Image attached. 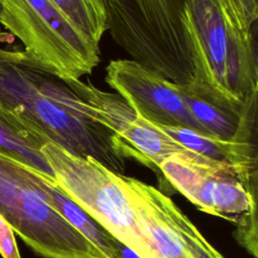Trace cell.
I'll use <instances>...</instances> for the list:
<instances>
[{"instance_id": "6da1fadb", "label": "cell", "mask_w": 258, "mask_h": 258, "mask_svg": "<svg viewBox=\"0 0 258 258\" xmlns=\"http://www.w3.org/2000/svg\"><path fill=\"white\" fill-rule=\"evenodd\" d=\"M0 108L48 142L124 173L125 157L117 136L92 118L87 104L64 81L24 49L0 45Z\"/></svg>"}, {"instance_id": "7a4b0ae2", "label": "cell", "mask_w": 258, "mask_h": 258, "mask_svg": "<svg viewBox=\"0 0 258 258\" xmlns=\"http://www.w3.org/2000/svg\"><path fill=\"white\" fill-rule=\"evenodd\" d=\"M181 24L194 78L237 104L258 91L254 33L239 31L216 0H184Z\"/></svg>"}, {"instance_id": "3957f363", "label": "cell", "mask_w": 258, "mask_h": 258, "mask_svg": "<svg viewBox=\"0 0 258 258\" xmlns=\"http://www.w3.org/2000/svg\"><path fill=\"white\" fill-rule=\"evenodd\" d=\"M158 168L200 211L235 223L237 240L257 258V178L192 151L173 154Z\"/></svg>"}, {"instance_id": "277c9868", "label": "cell", "mask_w": 258, "mask_h": 258, "mask_svg": "<svg viewBox=\"0 0 258 258\" xmlns=\"http://www.w3.org/2000/svg\"><path fill=\"white\" fill-rule=\"evenodd\" d=\"M0 23L47 72L64 82L91 75L100 46L51 0H0Z\"/></svg>"}, {"instance_id": "5b68a950", "label": "cell", "mask_w": 258, "mask_h": 258, "mask_svg": "<svg viewBox=\"0 0 258 258\" xmlns=\"http://www.w3.org/2000/svg\"><path fill=\"white\" fill-rule=\"evenodd\" d=\"M34 170L0 153V214L14 233L44 258H107L46 203Z\"/></svg>"}, {"instance_id": "8992f818", "label": "cell", "mask_w": 258, "mask_h": 258, "mask_svg": "<svg viewBox=\"0 0 258 258\" xmlns=\"http://www.w3.org/2000/svg\"><path fill=\"white\" fill-rule=\"evenodd\" d=\"M57 186L103 229L141 258H156L122 190L118 173L93 157L74 155L46 142L41 147Z\"/></svg>"}, {"instance_id": "52a82bcc", "label": "cell", "mask_w": 258, "mask_h": 258, "mask_svg": "<svg viewBox=\"0 0 258 258\" xmlns=\"http://www.w3.org/2000/svg\"><path fill=\"white\" fill-rule=\"evenodd\" d=\"M118 180L156 258H224L165 194L124 174Z\"/></svg>"}, {"instance_id": "ba28073f", "label": "cell", "mask_w": 258, "mask_h": 258, "mask_svg": "<svg viewBox=\"0 0 258 258\" xmlns=\"http://www.w3.org/2000/svg\"><path fill=\"white\" fill-rule=\"evenodd\" d=\"M87 104L92 118L110 129L119 139L123 154L149 167H157L169 156L190 151L140 117L116 93H108L81 80L67 83Z\"/></svg>"}, {"instance_id": "9c48e42d", "label": "cell", "mask_w": 258, "mask_h": 258, "mask_svg": "<svg viewBox=\"0 0 258 258\" xmlns=\"http://www.w3.org/2000/svg\"><path fill=\"white\" fill-rule=\"evenodd\" d=\"M105 81L148 122L207 134L188 112L175 83L140 62L125 58L111 60L106 67Z\"/></svg>"}, {"instance_id": "30bf717a", "label": "cell", "mask_w": 258, "mask_h": 258, "mask_svg": "<svg viewBox=\"0 0 258 258\" xmlns=\"http://www.w3.org/2000/svg\"><path fill=\"white\" fill-rule=\"evenodd\" d=\"M175 85L188 112L208 135L222 140L256 135L258 91L237 104L196 78Z\"/></svg>"}, {"instance_id": "8fae6325", "label": "cell", "mask_w": 258, "mask_h": 258, "mask_svg": "<svg viewBox=\"0 0 258 258\" xmlns=\"http://www.w3.org/2000/svg\"><path fill=\"white\" fill-rule=\"evenodd\" d=\"M157 126L186 149L211 159L231 163L257 178L256 136L222 140L188 128Z\"/></svg>"}, {"instance_id": "7c38bea8", "label": "cell", "mask_w": 258, "mask_h": 258, "mask_svg": "<svg viewBox=\"0 0 258 258\" xmlns=\"http://www.w3.org/2000/svg\"><path fill=\"white\" fill-rule=\"evenodd\" d=\"M33 182L46 203L68 223L83 234L107 258H117L111 244L112 235L69 198L52 177L34 170Z\"/></svg>"}, {"instance_id": "4fadbf2b", "label": "cell", "mask_w": 258, "mask_h": 258, "mask_svg": "<svg viewBox=\"0 0 258 258\" xmlns=\"http://www.w3.org/2000/svg\"><path fill=\"white\" fill-rule=\"evenodd\" d=\"M46 142L45 138L25 126L13 114L0 108V153L54 179L41 153V147Z\"/></svg>"}, {"instance_id": "5bb4252c", "label": "cell", "mask_w": 258, "mask_h": 258, "mask_svg": "<svg viewBox=\"0 0 258 258\" xmlns=\"http://www.w3.org/2000/svg\"><path fill=\"white\" fill-rule=\"evenodd\" d=\"M52 3L85 34L99 43L108 30L103 0H51Z\"/></svg>"}, {"instance_id": "9a60e30c", "label": "cell", "mask_w": 258, "mask_h": 258, "mask_svg": "<svg viewBox=\"0 0 258 258\" xmlns=\"http://www.w3.org/2000/svg\"><path fill=\"white\" fill-rule=\"evenodd\" d=\"M228 20L242 33L250 35L258 18V0H216Z\"/></svg>"}, {"instance_id": "2e32d148", "label": "cell", "mask_w": 258, "mask_h": 258, "mask_svg": "<svg viewBox=\"0 0 258 258\" xmlns=\"http://www.w3.org/2000/svg\"><path fill=\"white\" fill-rule=\"evenodd\" d=\"M0 254L3 258H21L15 234L9 223L0 214Z\"/></svg>"}, {"instance_id": "e0dca14e", "label": "cell", "mask_w": 258, "mask_h": 258, "mask_svg": "<svg viewBox=\"0 0 258 258\" xmlns=\"http://www.w3.org/2000/svg\"><path fill=\"white\" fill-rule=\"evenodd\" d=\"M111 244L117 258H141L135 251L112 236Z\"/></svg>"}, {"instance_id": "ac0fdd59", "label": "cell", "mask_w": 258, "mask_h": 258, "mask_svg": "<svg viewBox=\"0 0 258 258\" xmlns=\"http://www.w3.org/2000/svg\"><path fill=\"white\" fill-rule=\"evenodd\" d=\"M14 40V37L12 34H10L8 31L3 30L0 28V45L2 44H10Z\"/></svg>"}]
</instances>
